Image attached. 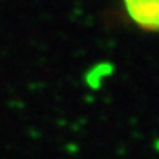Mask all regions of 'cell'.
<instances>
[{
    "instance_id": "cell-1",
    "label": "cell",
    "mask_w": 159,
    "mask_h": 159,
    "mask_svg": "<svg viewBox=\"0 0 159 159\" xmlns=\"http://www.w3.org/2000/svg\"><path fill=\"white\" fill-rule=\"evenodd\" d=\"M130 18L144 30L159 31V0H124Z\"/></svg>"
}]
</instances>
